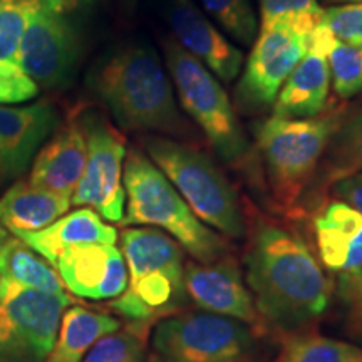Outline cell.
<instances>
[{
	"label": "cell",
	"instance_id": "7c38bea8",
	"mask_svg": "<svg viewBox=\"0 0 362 362\" xmlns=\"http://www.w3.org/2000/svg\"><path fill=\"white\" fill-rule=\"evenodd\" d=\"M69 12L40 8L22 34L16 62L44 88L69 83L79 59V37Z\"/></svg>",
	"mask_w": 362,
	"mask_h": 362
},
{
	"label": "cell",
	"instance_id": "836d02e7",
	"mask_svg": "<svg viewBox=\"0 0 362 362\" xmlns=\"http://www.w3.org/2000/svg\"><path fill=\"white\" fill-rule=\"evenodd\" d=\"M332 192L339 200L351 205L362 215V171L339 176L334 181Z\"/></svg>",
	"mask_w": 362,
	"mask_h": 362
},
{
	"label": "cell",
	"instance_id": "d590c367",
	"mask_svg": "<svg viewBox=\"0 0 362 362\" xmlns=\"http://www.w3.org/2000/svg\"><path fill=\"white\" fill-rule=\"evenodd\" d=\"M329 2H342V4H352V2H361V0H329Z\"/></svg>",
	"mask_w": 362,
	"mask_h": 362
},
{
	"label": "cell",
	"instance_id": "e0dca14e",
	"mask_svg": "<svg viewBox=\"0 0 362 362\" xmlns=\"http://www.w3.org/2000/svg\"><path fill=\"white\" fill-rule=\"evenodd\" d=\"M57 123L56 107L49 103L0 106V175L4 180L25 173Z\"/></svg>",
	"mask_w": 362,
	"mask_h": 362
},
{
	"label": "cell",
	"instance_id": "4316f807",
	"mask_svg": "<svg viewBox=\"0 0 362 362\" xmlns=\"http://www.w3.org/2000/svg\"><path fill=\"white\" fill-rule=\"evenodd\" d=\"M330 83L341 99H351L362 93V45L334 40L329 51Z\"/></svg>",
	"mask_w": 362,
	"mask_h": 362
},
{
	"label": "cell",
	"instance_id": "ba28073f",
	"mask_svg": "<svg viewBox=\"0 0 362 362\" xmlns=\"http://www.w3.org/2000/svg\"><path fill=\"white\" fill-rule=\"evenodd\" d=\"M67 293H49L0 279V362H45L69 307Z\"/></svg>",
	"mask_w": 362,
	"mask_h": 362
},
{
	"label": "cell",
	"instance_id": "7402d4cb",
	"mask_svg": "<svg viewBox=\"0 0 362 362\" xmlns=\"http://www.w3.org/2000/svg\"><path fill=\"white\" fill-rule=\"evenodd\" d=\"M119 327V320L110 314L72 307L62 314L56 342L45 362H81L99 339Z\"/></svg>",
	"mask_w": 362,
	"mask_h": 362
},
{
	"label": "cell",
	"instance_id": "9a60e30c",
	"mask_svg": "<svg viewBox=\"0 0 362 362\" xmlns=\"http://www.w3.org/2000/svg\"><path fill=\"white\" fill-rule=\"evenodd\" d=\"M170 25L175 40L223 83L237 79L243 52L198 8L193 0H170Z\"/></svg>",
	"mask_w": 362,
	"mask_h": 362
},
{
	"label": "cell",
	"instance_id": "ac0fdd59",
	"mask_svg": "<svg viewBox=\"0 0 362 362\" xmlns=\"http://www.w3.org/2000/svg\"><path fill=\"white\" fill-rule=\"evenodd\" d=\"M88 160L83 123L71 121L35 155L29 183L47 192L72 198Z\"/></svg>",
	"mask_w": 362,
	"mask_h": 362
},
{
	"label": "cell",
	"instance_id": "8d00e7d4",
	"mask_svg": "<svg viewBox=\"0 0 362 362\" xmlns=\"http://www.w3.org/2000/svg\"><path fill=\"white\" fill-rule=\"evenodd\" d=\"M146 362H163V361L160 359V357H158V356L155 354V356H151V357H149V359H148Z\"/></svg>",
	"mask_w": 362,
	"mask_h": 362
},
{
	"label": "cell",
	"instance_id": "484cf974",
	"mask_svg": "<svg viewBox=\"0 0 362 362\" xmlns=\"http://www.w3.org/2000/svg\"><path fill=\"white\" fill-rule=\"evenodd\" d=\"M208 16L237 42L250 45L259 34V21L250 0H200Z\"/></svg>",
	"mask_w": 362,
	"mask_h": 362
},
{
	"label": "cell",
	"instance_id": "52a82bcc",
	"mask_svg": "<svg viewBox=\"0 0 362 362\" xmlns=\"http://www.w3.org/2000/svg\"><path fill=\"white\" fill-rule=\"evenodd\" d=\"M163 47L183 110L200 126L225 161L242 158L247 138L220 81L175 39H166Z\"/></svg>",
	"mask_w": 362,
	"mask_h": 362
},
{
	"label": "cell",
	"instance_id": "8992f818",
	"mask_svg": "<svg viewBox=\"0 0 362 362\" xmlns=\"http://www.w3.org/2000/svg\"><path fill=\"white\" fill-rule=\"evenodd\" d=\"M151 161L181 194L197 218L226 237H242L243 220L230 181L198 149L168 138H144Z\"/></svg>",
	"mask_w": 362,
	"mask_h": 362
},
{
	"label": "cell",
	"instance_id": "2e32d148",
	"mask_svg": "<svg viewBox=\"0 0 362 362\" xmlns=\"http://www.w3.org/2000/svg\"><path fill=\"white\" fill-rule=\"evenodd\" d=\"M185 292L210 314L245 324H255L259 319L252 292L245 287L238 267L230 260L189 262L185 265Z\"/></svg>",
	"mask_w": 362,
	"mask_h": 362
},
{
	"label": "cell",
	"instance_id": "5b68a950",
	"mask_svg": "<svg viewBox=\"0 0 362 362\" xmlns=\"http://www.w3.org/2000/svg\"><path fill=\"white\" fill-rule=\"evenodd\" d=\"M344 121V107H327L322 115L300 119L272 116L257 129L272 193L284 208L298 202Z\"/></svg>",
	"mask_w": 362,
	"mask_h": 362
},
{
	"label": "cell",
	"instance_id": "d6a6232c",
	"mask_svg": "<svg viewBox=\"0 0 362 362\" xmlns=\"http://www.w3.org/2000/svg\"><path fill=\"white\" fill-rule=\"evenodd\" d=\"M84 0H0V11L19 12L33 17L40 8H57L62 12H71L78 8Z\"/></svg>",
	"mask_w": 362,
	"mask_h": 362
},
{
	"label": "cell",
	"instance_id": "277c9868",
	"mask_svg": "<svg viewBox=\"0 0 362 362\" xmlns=\"http://www.w3.org/2000/svg\"><path fill=\"white\" fill-rule=\"evenodd\" d=\"M121 245L128 267V285L111 302L116 310L133 322L146 324L175 309L185 292L183 248L163 230L126 228Z\"/></svg>",
	"mask_w": 362,
	"mask_h": 362
},
{
	"label": "cell",
	"instance_id": "9c48e42d",
	"mask_svg": "<svg viewBox=\"0 0 362 362\" xmlns=\"http://www.w3.org/2000/svg\"><path fill=\"white\" fill-rule=\"evenodd\" d=\"M163 362H243L252 337L243 322L210 312H189L163 319L153 334Z\"/></svg>",
	"mask_w": 362,
	"mask_h": 362
},
{
	"label": "cell",
	"instance_id": "8fae6325",
	"mask_svg": "<svg viewBox=\"0 0 362 362\" xmlns=\"http://www.w3.org/2000/svg\"><path fill=\"white\" fill-rule=\"evenodd\" d=\"M310 35L288 22L259 27L238 83L240 101L250 107L274 104L279 90L305 56Z\"/></svg>",
	"mask_w": 362,
	"mask_h": 362
},
{
	"label": "cell",
	"instance_id": "d4e9b609",
	"mask_svg": "<svg viewBox=\"0 0 362 362\" xmlns=\"http://www.w3.org/2000/svg\"><path fill=\"white\" fill-rule=\"evenodd\" d=\"M146 357V327H133L107 334L90 347L81 362H143Z\"/></svg>",
	"mask_w": 362,
	"mask_h": 362
},
{
	"label": "cell",
	"instance_id": "ffe728a7",
	"mask_svg": "<svg viewBox=\"0 0 362 362\" xmlns=\"http://www.w3.org/2000/svg\"><path fill=\"white\" fill-rule=\"evenodd\" d=\"M13 235L51 265L56 264L59 255L71 247L88 243L116 245L117 240L115 226L106 223L103 216L89 206H81L71 214L62 215L37 232H17Z\"/></svg>",
	"mask_w": 362,
	"mask_h": 362
},
{
	"label": "cell",
	"instance_id": "3957f363",
	"mask_svg": "<svg viewBox=\"0 0 362 362\" xmlns=\"http://www.w3.org/2000/svg\"><path fill=\"white\" fill-rule=\"evenodd\" d=\"M123 185L126 206L121 225L163 230L200 264L223 255V238L197 218L170 180L139 149L131 148L126 156Z\"/></svg>",
	"mask_w": 362,
	"mask_h": 362
},
{
	"label": "cell",
	"instance_id": "7a4b0ae2",
	"mask_svg": "<svg viewBox=\"0 0 362 362\" xmlns=\"http://www.w3.org/2000/svg\"><path fill=\"white\" fill-rule=\"evenodd\" d=\"M89 86L119 128L168 134H181L187 128L173 84L153 49L123 47L96 67Z\"/></svg>",
	"mask_w": 362,
	"mask_h": 362
},
{
	"label": "cell",
	"instance_id": "603a6c76",
	"mask_svg": "<svg viewBox=\"0 0 362 362\" xmlns=\"http://www.w3.org/2000/svg\"><path fill=\"white\" fill-rule=\"evenodd\" d=\"M0 279L49 293H66L56 269L19 238L0 248Z\"/></svg>",
	"mask_w": 362,
	"mask_h": 362
},
{
	"label": "cell",
	"instance_id": "30bf717a",
	"mask_svg": "<svg viewBox=\"0 0 362 362\" xmlns=\"http://www.w3.org/2000/svg\"><path fill=\"white\" fill-rule=\"evenodd\" d=\"M83 126L88 141V160L71 205L89 206L104 220L121 223L126 203L124 138L99 117H89L83 121Z\"/></svg>",
	"mask_w": 362,
	"mask_h": 362
},
{
	"label": "cell",
	"instance_id": "4fadbf2b",
	"mask_svg": "<svg viewBox=\"0 0 362 362\" xmlns=\"http://www.w3.org/2000/svg\"><path fill=\"white\" fill-rule=\"evenodd\" d=\"M56 272L72 296L89 300H115L126 291L128 267L123 252L110 243L76 245L62 252Z\"/></svg>",
	"mask_w": 362,
	"mask_h": 362
},
{
	"label": "cell",
	"instance_id": "f1b7e54d",
	"mask_svg": "<svg viewBox=\"0 0 362 362\" xmlns=\"http://www.w3.org/2000/svg\"><path fill=\"white\" fill-rule=\"evenodd\" d=\"M330 146L336 180L339 176L362 171V110L344 121Z\"/></svg>",
	"mask_w": 362,
	"mask_h": 362
},
{
	"label": "cell",
	"instance_id": "44dd1931",
	"mask_svg": "<svg viewBox=\"0 0 362 362\" xmlns=\"http://www.w3.org/2000/svg\"><path fill=\"white\" fill-rule=\"evenodd\" d=\"M71 198L17 181L0 198V225L17 232H37L67 214Z\"/></svg>",
	"mask_w": 362,
	"mask_h": 362
},
{
	"label": "cell",
	"instance_id": "4dcf8cb0",
	"mask_svg": "<svg viewBox=\"0 0 362 362\" xmlns=\"http://www.w3.org/2000/svg\"><path fill=\"white\" fill-rule=\"evenodd\" d=\"M322 22L341 42L362 45V0L325 8Z\"/></svg>",
	"mask_w": 362,
	"mask_h": 362
},
{
	"label": "cell",
	"instance_id": "d6986e66",
	"mask_svg": "<svg viewBox=\"0 0 362 362\" xmlns=\"http://www.w3.org/2000/svg\"><path fill=\"white\" fill-rule=\"evenodd\" d=\"M320 262L339 275L362 267V215L341 200L329 203L314 218Z\"/></svg>",
	"mask_w": 362,
	"mask_h": 362
},
{
	"label": "cell",
	"instance_id": "1f68e13d",
	"mask_svg": "<svg viewBox=\"0 0 362 362\" xmlns=\"http://www.w3.org/2000/svg\"><path fill=\"white\" fill-rule=\"evenodd\" d=\"M39 86L12 61H0V104H16L37 96Z\"/></svg>",
	"mask_w": 362,
	"mask_h": 362
},
{
	"label": "cell",
	"instance_id": "e575fe53",
	"mask_svg": "<svg viewBox=\"0 0 362 362\" xmlns=\"http://www.w3.org/2000/svg\"><path fill=\"white\" fill-rule=\"evenodd\" d=\"M8 238H11V237H8V233L6 232V230L2 228V226H0V248H2L4 245H6Z\"/></svg>",
	"mask_w": 362,
	"mask_h": 362
},
{
	"label": "cell",
	"instance_id": "6da1fadb",
	"mask_svg": "<svg viewBox=\"0 0 362 362\" xmlns=\"http://www.w3.org/2000/svg\"><path fill=\"white\" fill-rule=\"evenodd\" d=\"M245 264L253 302L270 324L297 329L327 310L332 284L305 240L292 230L257 228Z\"/></svg>",
	"mask_w": 362,
	"mask_h": 362
},
{
	"label": "cell",
	"instance_id": "83f0119b",
	"mask_svg": "<svg viewBox=\"0 0 362 362\" xmlns=\"http://www.w3.org/2000/svg\"><path fill=\"white\" fill-rule=\"evenodd\" d=\"M325 8L317 0H260V25L288 22L298 30L312 34L324 21Z\"/></svg>",
	"mask_w": 362,
	"mask_h": 362
},
{
	"label": "cell",
	"instance_id": "5bb4252c",
	"mask_svg": "<svg viewBox=\"0 0 362 362\" xmlns=\"http://www.w3.org/2000/svg\"><path fill=\"white\" fill-rule=\"evenodd\" d=\"M334 34L320 22L310 34L309 49L285 81L274 101V115L279 117H314L327 110L330 89L329 51Z\"/></svg>",
	"mask_w": 362,
	"mask_h": 362
},
{
	"label": "cell",
	"instance_id": "f546056e",
	"mask_svg": "<svg viewBox=\"0 0 362 362\" xmlns=\"http://www.w3.org/2000/svg\"><path fill=\"white\" fill-rule=\"evenodd\" d=\"M337 297L346 332L362 346V267L352 274L339 275Z\"/></svg>",
	"mask_w": 362,
	"mask_h": 362
},
{
	"label": "cell",
	"instance_id": "cb8c5ba5",
	"mask_svg": "<svg viewBox=\"0 0 362 362\" xmlns=\"http://www.w3.org/2000/svg\"><path fill=\"white\" fill-rule=\"evenodd\" d=\"M277 362H362V346L324 336H302L284 347Z\"/></svg>",
	"mask_w": 362,
	"mask_h": 362
}]
</instances>
